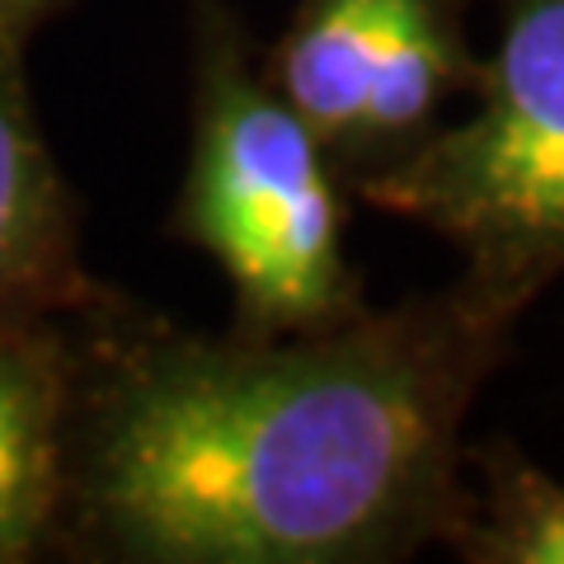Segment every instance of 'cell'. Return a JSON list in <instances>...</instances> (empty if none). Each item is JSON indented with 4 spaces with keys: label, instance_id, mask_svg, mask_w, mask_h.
Segmentation results:
<instances>
[{
    "label": "cell",
    "instance_id": "2",
    "mask_svg": "<svg viewBox=\"0 0 564 564\" xmlns=\"http://www.w3.org/2000/svg\"><path fill=\"white\" fill-rule=\"evenodd\" d=\"M348 198L236 0H188V155L165 236L217 263L226 329L306 334L372 306L348 254Z\"/></svg>",
    "mask_w": 564,
    "mask_h": 564
},
{
    "label": "cell",
    "instance_id": "3",
    "mask_svg": "<svg viewBox=\"0 0 564 564\" xmlns=\"http://www.w3.org/2000/svg\"><path fill=\"white\" fill-rule=\"evenodd\" d=\"M470 113L352 188L456 254V288L522 321L564 278V0H489Z\"/></svg>",
    "mask_w": 564,
    "mask_h": 564
},
{
    "label": "cell",
    "instance_id": "1",
    "mask_svg": "<svg viewBox=\"0 0 564 564\" xmlns=\"http://www.w3.org/2000/svg\"><path fill=\"white\" fill-rule=\"evenodd\" d=\"M52 555L90 564H400L466 508V423L513 321L456 282L306 334H207L95 282L62 315Z\"/></svg>",
    "mask_w": 564,
    "mask_h": 564
},
{
    "label": "cell",
    "instance_id": "8",
    "mask_svg": "<svg viewBox=\"0 0 564 564\" xmlns=\"http://www.w3.org/2000/svg\"><path fill=\"white\" fill-rule=\"evenodd\" d=\"M70 6H76V0H0V33H6L10 43L29 47L33 33L47 29L52 20H62Z\"/></svg>",
    "mask_w": 564,
    "mask_h": 564
},
{
    "label": "cell",
    "instance_id": "4",
    "mask_svg": "<svg viewBox=\"0 0 564 564\" xmlns=\"http://www.w3.org/2000/svg\"><path fill=\"white\" fill-rule=\"evenodd\" d=\"M263 70L352 193L414 155L470 99V0H296Z\"/></svg>",
    "mask_w": 564,
    "mask_h": 564
},
{
    "label": "cell",
    "instance_id": "6",
    "mask_svg": "<svg viewBox=\"0 0 564 564\" xmlns=\"http://www.w3.org/2000/svg\"><path fill=\"white\" fill-rule=\"evenodd\" d=\"M70 348L57 321H0V564L52 555L66 470Z\"/></svg>",
    "mask_w": 564,
    "mask_h": 564
},
{
    "label": "cell",
    "instance_id": "7",
    "mask_svg": "<svg viewBox=\"0 0 564 564\" xmlns=\"http://www.w3.org/2000/svg\"><path fill=\"white\" fill-rule=\"evenodd\" d=\"M447 551L462 564H564V480L508 437L466 447V508Z\"/></svg>",
    "mask_w": 564,
    "mask_h": 564
},
{
    "label": "cell",
    "instance_id": "5",
    "mask_svg": "<svg viewBox=\"0 0 564 564\" xmlns=\"http://www.w3.org/2000/svg\"><path fill=\"white\" fill-rule=\"evenodd\" d=\"M80 198L39 128L24 47L0 33V321H57L95 292Z\"/></svg>",
    "mask_w": 564,
    "mask_h": 564
}]
</instances>
